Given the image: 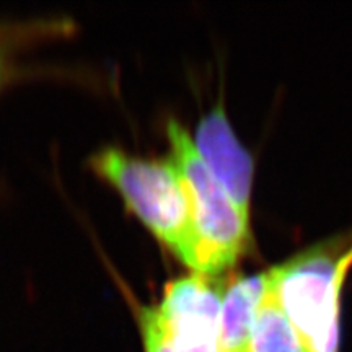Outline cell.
Here are the masks:
<instances>
[{
	"instance_id": "cell-1",
	"label": "cell",
	"mask_w": 352,
	"mask_h": 352,
	"mask_svg": "<svg viewBox=\"0 0 352 352\" xmlns=\"http://www.w3.org/2000/svg\"><path fill=\"white\" fill-rule=\"evenodd\" d=\"M90 166L120 192L127 209L162 245L195 270L196 233L191 206L171 158H145L118 147H104L91 155Z\"/></svg>"
},
{
	"instance_id": "cell-2",
	"label": "cell",
	"mask_w": 352,
	"mask_h": 352,
	"mask_svg": "<svg viewBox=\"0 0 352 352\" xmlns=\"http://www.w3.org/2000/svg\"><path fill=\"white\" fill-rule=\"evenodd\" d=\"M171 160L178 166L196 233L195 272L220 276L235 266L250 245V217L241 214L197 153L186 127L166 124Z\"/></svg>"
},
{
	"instance_id": "cell-3",
	"label": "cell",
	"mask_w": 352,
	"mask_h": 352,
	"mask_svg": "<svg viewBox=\"0 0 352 352\" xmlns=\"http://www.w3.org/2000/svg\"><path fill=\"white\" fill-rule=\"evenodd\" d=\"M351 267L352 246L338 254L310 248L271 267L277 298L310 352L340 349L341 292Z\"/></svg>"
},
{
	"instance_id": "cell-4",
	"label": "cell",
	"mask_w": 352,
	"mask_h": 352,
	"mask_svg": "<svg viewBox=\"0 0 352 352\" xmlns=\"http://www.w3.org/2000/svg\"><path fill=\"white\" fill-rule=\"evenodd\" d=\"M219 307L196 296L139 308L145 352H219Z\"/></svg>"
},
{
	"instance_id": "cell-5",
	"label": "cell",
	"mask_w": 352,
	"mask_h": 352,
	"mask_svg": "<svg viewBox=\"0 0 352 352\" xmlns=\"http://www.w3.org/2000/svg\"><path fill=\"white\" fill-rule=\"evenodd\" d=\"M195 147L214 178L235 206L250 217L253 158L236 138L223 103H217L197 122Z\"/></svg>"
},
{
	"instance_id": "cell-6",
	"label": "cell",
	"mask_w": 352,
	"mask_h": 352,
	"mask_svg": "<svg viewBox=\"0 0 352 352\" xmlns=\"http://www.w3.org/2000/svg\"><path fill=\"white\" fill-rule=\"evenodd\" d=\"M271 283V270L228 279L220 305L219 352H248L254 320Z\"/></svg>"
},
{
	"instance_id": "cell-7",
	"label": "cell",
	"mask_w": 352,
	"mask_h": 352,
	"mask_svg": "<svg viewBox=\"0 0 352 352\" xmlns=\"http://www.w3.org/2000/svg\"><path fill=\"white\" fill-rule=\"evenodd\" d=\"M248 352H310L285 315L277 298L274 280L258 310Z\"/></svg>"
},
{
	"instance_id": "cell-8",
	"label": "cell",
	"mask_w": 352,
	"mask_h": 352,
	"mask_svg": "<svg viewBox=\"0 0 352 352\" xmlns=\"http://www.w3.org/2000/svg\"><path fill=\"white\" fill-rule=\"evenodd\" d=\"M70 26L67 21H34L21 25H0V39H23V41H38L41 38H51L64 34Z\"/></svg>"
},
{
	"instance_id": "cell-9",
	"label": "cell",
	"mask_w": 352,
	"mask_h": 352,
	"mask_svg": "<svg viewBox=\"0 0 352 352\" xmlns=\"http://www.w3.org/2000/svg\"><path fill=\"white\" fill-rule=\"evenodd\" d=\"M20 44H26L23 39H0V88L13 78L15 65L12 63V51Z\"/></svg>"
}]
</instances>
